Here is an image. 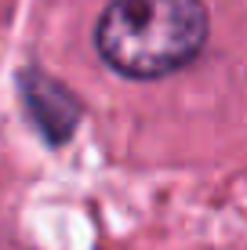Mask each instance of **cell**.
<instances>
[{
	"instance_id": "obj_2",
	"label": "cell",
	"mask_w": 247,
	"mask_h": 250,
	"mask_svg": "<svg viewBox=\"0 0 247 250\" xmlns=\"http://www.w3.org/2000/svg\"><path fill=\"white\" fill-rule=\"evenodd\" d=\"M22 102L29 109L33 124L40 127V134L51 145H62L73 134L76 120H80V105L58 80H51L44 73H25L22 76Z\"/></svg>"
},
{
	"instance_id": "obj_1",
	"label": "cell",
	"mask_w": 247,
	"mask_h": 250,
	"mask_svg": "<svg viewBox=\"0 0 247 250\" xmlns=\"http://www.w3.org/2000/svg\"><path fill=\"white\" fill-rule=\"evenodd\" d=\"M207 40L203 0H113L95 25V47L120 76L178 73Z\"/></svg>"
}]
</instances>
